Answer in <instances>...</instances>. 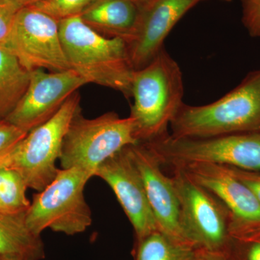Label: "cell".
<instances>
[{
	"mask_svg": "<svg viewBox=\"0 0 260 260\" xmlns=\"http://www.w3.org/2000/svg\"><path fill=\"white\" fill-rule=\"evenodd\" d=\"M176 168L184 171L192 180L218 198L229 210L234 221L260 223L259 200L225 166L194 162Z\"/></svg>",
	"mask_w": 260,
	"mask_h": 260,
	"instance_id": "obj_14",
	"label": "cell"
},
{
	"mask_svg": "<svg viewBox=\"0 0 260 260\" xmlns=\"http://www.w3.org/2000/svg\"><path fill=\"white\" fill-rule=\"evenodd\" d=\"M15 5L20 7V5H18L17 0H0V5ZM20 8H22V7H20Z\"/></svg>",
	"mask_w": 260,
	"mask_h": 260,
	"instance_id": "obj_28",
	"label": "cell"
},
{
	"mask_svg": "<svg viewBox=\"0 0 260 260\" xmlns=\"http://www.w3.org/2000/svg\"><path fill=\"white\" fill-rule=\"evenodd\" d=\"M184 93L180 67L165 48L144 68L135 70L129 117L139 143H151L169 134L168 127L184 104Z\"/></svg>",
	"mask_w": 260,
	"mask_h": 260,
	"instance_id": "obj_1",
	"label": "cell"
},
{
	"mask_svg": "<svg viewBox=\"0 0 260 260\" xmlns=\"http://www.w3.org/2000/svg\"><path fill=\"white\" fill-rule=\"evenodd\" d=\"M139 143L129 116L107 112L85 118L80 109L70 123L61 144V169L78 168L94 177L98 168L123 148Z\"/></svg>",
	"mask_w": 260,
	"mask_h": 260,
	"instance_id": "obj_4",
	"label": "cell"
},
{
	"mask_svg": "<svg viewBox=\"0 0 260 260\" xmlns=\"http://www.w3.org/2000/svg\"><path fill=\"white\" fill-rule=\"evenodd\" d=\"M175 138H207L260 132V68L216 102L183 104L170 124Z\"/></svg>",
	"mask_w": 260,
	"mask_h": 260,
	"instance_id": "obj_3",
	"label": "cell"
},
{
	"mask_svg": "<svg viewBox=\"0 0 260 260\" xmlns=\"http://www.w3.org/2000/svg\"><path fill=\"white\" fill-rule=\"evenodd\" d=\"M234 254L237 260H260V241L246 243L235 241Z\"/></svg>",
	"mask_w": 260,
	"mask_h": 260,
	"instance_id": "obj_25",
	"label": "cell"
},
{
	"mask_svg": "<svg viewBox=\"0 0 260 260\" xmlns=\"http://www.w3.org/2000/svg\"><path fill=\"white\" fill-rule=\"evenodd\" d=\"M203 251L194 244L179 242L160 231L136 239L134 260H200Z\"/></svg>",
	"mask_w": 260,
	"mask_h": 260,
	"instance_id": "obj_18",
	"label": "cell"
},
{
	"mask_svg": "<svg viewBox=\"0 0 260 260\" xmlns=\"http://www.w3.org/2000/svg\"><path fill=\"white\" fill-rule=\"evenodd\" d=\"M4 47L29 71L70 70L61 44L59 21L31 5L19 10Z\"/></svg>",
	"mask_w": 260,
	"mask_h": 260,
	"instance_id": "obj_9",
	"label": "cell"
},
{
	"mask_svg": "<svg viewBox=\"0 0 260 260\" xmlns=\"http://www.w3.org/2000/svg\"><path fill=\"white\" fill-rule=\"evenodd\" d=\"M172 179L180 205L186 237L205 252L229 255L235 241L229 232L231 213L209 191L174 168Z\"/></svg>",
	"mask_w": 260,
	"mask_h": 260,
	"instance_id": "obj_7",
	"label": "cell"
},
{
	"mask_svg": "<svg viewBox=\"0 0 260 260\" xmlns=\"http://www.w3.org/2000/svg\"><path fill=\"white\" fill-rule=\"evenodd\" d=\"M204 260H235L229 255H218V254H210L204 251Z\"/></svg>",
	"mask_w": 260,
	"mask_h": 260,
	"instance_id": "obj_26",
	"label": "cell"
},
{
	"mask_svg": "<svg viewBox=\"0 0 260 260\" xmlns=\"http://www.w3.org/2000/svg\"><path fill=\"white\" fill-rule=\"evenodd\" d=\"M80 93H73L49 121L29 132L5 162L23 178L30 189L42 191L55 179L61 144L70 123L80 109Z\"/></svg>",
	"mask_w": 260,
	"mask_h": 260,
	"instance_id": "obj_6",
	"label": "cell"
},
{
	"mask_svg": "<svg viewBox=\"0 0 260 260\" xmlns=\"http://www.w3.org/2000/svg\"><path fill=\"white\" fill-rule=\"evenodd\" d=\"M127 148L143 179L159 231L179 242L194 244L186 237L175 186L172 177L162 172V164L158 155L145 143H135Z\"/></svg>",
	"mask_w": 260,
	"mask_h": 260,
	"instance_id": "obj_11",
	"label": "cell"
},
{
	"mask_svg": "<svg viewBox=\"0 0 260 260\" xmlns=\"http://www.w3.org/2000/svg\"><path fill=\"white\" fill-rule=\"evenodd\" d=\"M96 0H42L31 6L60 21L72 17L80 16Z\"/></svg>",
	"mask_w": 260,
	"mask_h": 260,
	"instance_id": "obj_20",
	"label": "cell"
},
{
	"mask_svg": "<svg viewBox=\"0 0 260 260\" xmlns=\"http://www.w3.org/2000/svg\"><path fill=\"white\" fill-rule=\"evenodd\" d=\"M229 172L235 176L250 190L254 193L260 203V172H251V171L242 170L237 168L226 167Z\"/></svg>",
	"mask_w": 260,
	"mask_h": 260,
	"instance_id": "obj_24",
	"label": "cell"
},
{
	"mask_svg": "<svg viewBox=\"0 0 260 260\" xmlns=\"http://www.w3.org/2000/svg\"><path fill=\"white\" fill-rule=\"evenodd\" d=\"M15 5H0V44L4 46L13 28L15 17L20 9Z\"/></svg>",
	"mask_w": 260,
	"mask_h": 260,
	"instance_id": "obj_23",
	"label": "cell"
},
{
	"mask_svg": "<svg viewBox=\"0 0 260 260\" xmlns=\"http://www.w3.org/2000/svg\"><path fill=\"white\" fill-rule=\"evenodd\" d=\"M27 134L7 121H0V167L4 165L10 153Z\"/></svg>",
	"mask_w": 260,
	"mask_h": 260,
	"instance_id": "obj_21",
	"label": "cell"
},
{
	"mask_svg": "<svg viewBox=\"0 0 260 260\" xmlns=\"http://www.w3.org/2000/svg\"><path fill=\"white\" fill-rule=\"evenodd\" d=\"M203 0H150L142 7L133 39L126 43L135 70L149 64L164 49V42L176 24Z\"/></svg>",
	"mask_w": 260,
	"mask_h": 260,
	"instance_id": "obj_13",
	"label": "cell"
},
{
	"mask_svg": "<svg viewBox=\"0 0 260 260\" xmlns=\"http://www.w3.org/2000/svg\"><path fill=\"white\" fill-rule=\"evenodd\" d=\"M23 178L14 169L0 167V210L10 213H26L30 200Z\"/></svg>",
	"mask_w": 260,
	"mask_h": 260,
	"instance_id": "obj_19",
	"label": "cell"
},
{
	"mask_svg": "<svg viewBox=\"0 0 260 260\" xmlns=\"http://www.w3.org/2000/svg\"><path fill=\"white\" fill-rule=\"evenodd\" d=\"M59 35L70 69L89 83L96 84L132 98L135 70L126 43L119 38L101 35L84 23L80 16L59 21Z\"/></svg>",
	"mask_w": 260,
	"mask_h": 260,
	"instance_id": "obj_2",
	"label": "cell"
},
{
	"mask_svg": "<svg viewBox=\"0 0 260 260\" xmlns=\"http://www.w3.org/2000/svg\"><path fill=\"white\" fill-rule=\"evenodd\" d=\"M40 1H42V0H17L18 5H20V7H22V8L37 4V3Z\"/></svg>",
	"mask_w": 260,
	"mask_h": 260,
	"instance_id": "obj_27",
	"label": "cell"
},
{
	"mask_svg": "<svg viewBox=\"0 0 260 260\" xmlns=\"http://www.w3.org/2000/svg\"><path fill=\"white\" fill-rule=\"evenodd\" d=\"M150 145L162 164L173 168L208 162L260 172V132L207 138H175L170 135Z\"/></svg>",
	"mask_w": 260,
	"mask_h": 260,
	"instance_id": "obj_8",
	"label": "cell"
},
{
	"mask_svg": "<svg viewBox=\"0 0 260 260\" xmlns=\"http://www.w3.org/2000/svg\"><path fill=\"white\" fill-rule=\"evenodd\" d=\"M142 7L136 0H96L80 18L101 35L128 43L136 30Z\"/></svg>",
	"mask_w": 260,
	"mask_h": 260,
	"instance_id": "obj_15",
	"label": "cell"
},
{
	"mask_svg": "<svg viewBox=\"0 0 260 260\" xmlns=\"http://www.w3.org/2000/svg\"><path fill=\"white\" fill-rule=\"evenodd\" d=\"M30 73L13 53L0 44V121L7 119L26 93Z\"/></svg>",
	"mask_w": 260,
	"mask_h": 260,
	"instance_id": "obj_17",
	"label": "cell"
},
{
	"mask_svg": "<svg viewBox=\"0 0 260 260\" xmlns=\"http://www.w3.org/2000/svg\"><path fill=\"white\" fill-rule=\"evenodd\" d=\"M88 84L74 70H32L28 90L5 121L29 133L55 115L78 89Z\"/></svg>",
	"mask_w": 260,
	"mask_h": 260,
	"instance_id": "obj_10",
	"label": "cell"
},
{
	"mask_svg": "<svg viewBox=\"0 0 260 260\" xmlns=\"http://www.w3.org/2000/svg\"><path fill=\"white\" fill-rule=\"evenodd\" d=\"M242 22L249 37L260 38V0H241Z\"/></svg>",
	"mask_w": 260,
	"mask_h": 260,
	"instance_id": "obj_22",
	"label": "cell"
},
{
	"mask_svg": "<svg viewBox=\"0 0 260 260\" xmlns=\"http://www.w3.org/2000/svg\"><path fill=\"white\" fill-rule=\"evenodd\" d=\"M127 147L103 162L95 171L94 177L101 178L112 188L138 239L159 229L147 198L143 179Z\"/></svg>",
	"mask_w": 260,
	"mask_h": 260,
	"instance_id": "obj_12",
	"label": "cell"
},
{
	"mask_svg": "<svg viewBox=\"0 0 260 260\" xmlns=\"http://www.w3.org/2000/svg\"><path fill=\"white\" fill-rule=\"evenodd\" d=\"M92 177L78 168L59 169L55 179L34 195L25 215L30 230L38 235H42L45 229L68 236L85 232L93 218L84 189Z\"/></svg>",
	"mask_w": 260,
	"mask_h": 260,
	"instance_id": "obj_5",
	"label": "cell"
},
{
	"mask_svg": "<svg viewBox=\"0 0 260 260\" xmlns=\"http://www.w3.org/2000/svg\"><path fill=\"white\" fill-rule=\"evenodd\" d=\"M200 260H204V251H203V256H202L201 259Z\"/></svg>",
	"mask_w": 260,
	"mask_h": 260,
	"instance_id": "obj_30",
	"label": "cell"
},
{
	"mask_svg": "<svg viewBox=\"0 0 260 260\" xmlns=\"http://www.w3.org/2000/svg\"><path fill=\"white\" fill-rule=\"evenodd\" d=\"M138 3H139L140 5H143L145 4V3H148L150 0H136Z\"/></svg>",
	"mask_w": 260,
	"mask_h": 260,
	"instance_id": "obj_29",
	"label": "cell"
},
{
	"mask_svg": "<svg viewBox=\"0 0 260 260\" xmlns=\"http://www.w3.org/2000/svg\"><path fill=\"white\" fill-rule=\"evenodd\" d=\"M221 1H224V2H232V0H221Z\"/></svg>",
	"mask_w": 260,
	"mask_h": 260,
	"instance_id": "obj_31",
	"label": "cell"
},
{
	"mask_svg": "<svg viewBox=\"0 0 260 260\" xmlns=\"http://www.w3.org/2000/svg\"><path fill=\"white\" fill-rule=\"evenodd\" d=\"M25 215L0 210V260H42L46 257L42 235L30 230Z\"/></svg>",
	"mask_w": 260,
	"mask_h": 260,
	"instance_id": "obj_16",
	"label": "cell"
}]
</instances>
